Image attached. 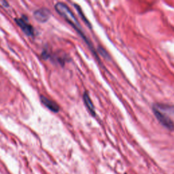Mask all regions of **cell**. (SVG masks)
<instances>
[{
    "instance_id": "ba28073f",
    "label": "cell",
    "mask_w": 174,
    "mask_h": 174,
    "mask_svg": "<svg viewBox=\"0 0 174 174\" xmlns=\"http://www.w3.org/2000/svg\"><path fill=\"white\" fill-rule=\"evenodd\" d=\"M1 3L3 4V6H4V7H8V6H9V4H8V3L7 1H1Z\"/></svg>"
},
{
    "instance_id": "52a82bcc",
    "label": "cell",
    "mask_w": 174,
    "mask_h": 174,
    "mask_svg": "<svg viewBox=\"0 0 174 174\" xmlns=\"http://www.w3.org/2000/svg\"><path fill=\"white\" fill-rule=\"evenodd\" d=\"M75 7H76V9H77V10H78V14H80V16H81V18H82V19H83L84 21H85V22L87 24V25H88V27H91V25H90V23H89L88 22V20H87L86 19V18L84 17V14H83V13H82V10L80 9V8L79 7V6H78V5H75Z\"/></svg>"
},
{
    "instance_id": "6da1fadb",
    "label": "cell",
    "mask_w": 174,
    "mask_h": 174,
    "mask_svg": "<svg viewBox=\"0 0 174 174\" xmlns=\"http://www.w3.org/2000/svg\"><path fill=\"white\" fill-rule=\"evenodd\" d=\"M55 8L56 11L57 12V13L63 16V17L67 20L68 23L71 25L77 31V32L80 35V36L84 39V40L86 42L87 44L90 47H91V48H93L92 45L89 42L88 39H86L85 34H84V33L83 32V30H82L80 23L78 22L77 18L74 16V14H73V12H72V10L69 9V8L65 4L62 3V2H58V3L56 4Z\"/></svg>"
},
{
    "instance_id": "8992f818",
    "label": "cell",
    "mask_w": 174,
    "mask_h": 174,
    "mask_svg": "<svg viewBox=\"0 0 174 174\" xmlns=\"http://www.w3.org/2000/svg\"><path fill=\"white\" fill-rule=\"evenodd\" d=\"M83 100L86 107H87V109H88L89 112H90L91 114V115L93 116H95V111L94 105H93L92 101H91L90 97H89V95L88 93H87V92H85L84 93Z\"/></svg>"
},
{
    "instance_id": "277c9868",
    "label": "cell",
    "mask_w": 174,
    "mask_h": 174,
    "mask_svg": "<svg viewBox=\"0 0 174 174\" xmlns=\"http://www.w3.org/2000/svg\"><path fill=\"white\" fill-rule=\"evenodd\" d=\"M51 11L46 8H42L36 10L34 13L35 19L39 22L44 23L47 22L51 17Z\"/></svg>"
},
{
    "instance_id": "5b68a950",
    "label": "cell",
    "mask_w": 174,
    "mask_h": 174,
    "mask_svg": "<svg viewBox=\"0 0 174 174\" xmlns=\"http://www.w3.org/2000/svg\"><path fill=\"white\" fill-rule=\"evenodd\" d=\"M40 100L42 101L43 104L51 111L55 113H57L59 111V106L55 102V101L48 99L47 97L43 96V95H41L40 96Z\"/></svg>"
},
{
    "instance_id": "3957f363",
    "label": "cell",
    "mask_w": 174,
    "mask_h": 174,
    "mask_svg": "<svg viewBox=\"0 0 174 174\" xmlns=\"http://www.w3.org/2000/svg\"><path fill=\"white\" fill-rule=\"evenodd\" d=\"M16 23L20 27L22 32L28 36H33L34 35V30L33 27L28 22V19L23 16L20 18L15 19Z\"/></svg>"
},
{
    "instance_id": "7a4b0ae2",
    "label": "cell",
    "mask_w": 174,
    "mask_h": 174,
    "mask_svg": "<svg viewBox=\"0 0 174 174\" xmlns=\"http://www.w3.org/2000/svg\"><path fill=\"white\" fill-rule=\"evenodd\" d=\"M165 109H167V105L157 104L153 107V112L157 120L163 127L172 130L174 129V123L172 120L167 115Z\"/></svg>"
}]
</instances>
